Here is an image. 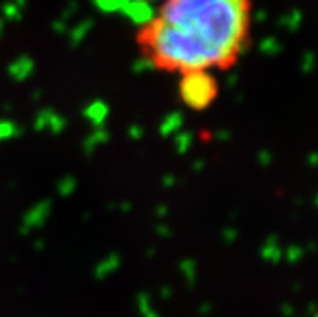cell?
Here are the masks:
<instances>
[{"mask_svg": "<svg viewBox=\"0 0 318 317\" xmlns=\"http://www.w3.org/2000/svg\"><path fill=\"white\" fill-rule=\"evenodd\" d=\"M252 0H162L136 31L140 58L183 76L233 68L251 38Z\"/></svg>", "mask_w": 318, "mask_h": 317, "instance_id": "1", "label": "cell"}, {"mask_svg": "<svg viewBox=\"0 0 318 317\" xmlns=\"http://www.w3.org/2000/svg\"><path fill=\"white\" fill-rule=\"evenodd\" d=\"M181 101L189 109H207L218 94V84L214 73H188L178 78Z\"/></svg>", "mask_w": 318, "mask_h": 317, "instance_id": "2", "label": "cell"}]
</instances>
